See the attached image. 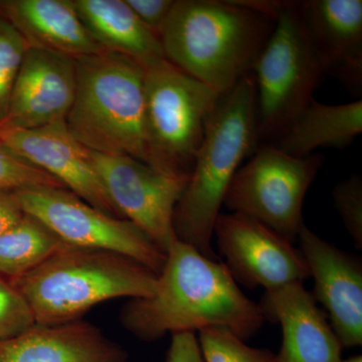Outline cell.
Returning a JSON list of instances; mask_svg holds the SVG:
<instances>
[{
  "label": "cell",
  "mask_w": 362,
  "mask_h": 362,
  "mask_svg": "<svg viewBox=\"0 0 362 362\" xmlns=\"http://www.w3.org/2000/svg\"><path fill=\"white\" fill-rule=\"evenodd\" d=\"M120 320L148 342L168 333H197L213 326L228 328L247 341L267 321L259 303L244 294L223 262L206 258L180 240L166 252L153 294L131 299Z\"/></svg>",
  "instance_id": "6da1fadb"
},
{
  "label": "cell",
  "mask_w": 362,
  "mask_h": 362,
  "mask_svg": "<svg viewBox=\"0 0 362 362\" xmlns=\"http://www.w3.org/2000/svg\"><path fill=\"white\" fill-rule=\"evenodd\" d=\"M276 21L247 0H175L159 40L169 63L223 95L252 74Z\"/></svg>",
  "instance_id": "7a4b0ae2"
},
{
  "label": "cell",
  "mask_w": 362,
  "mask_h": 362,
  "mask_svg": "<svg viewBox=\"0 0 362 362\" xmlns=\"http://www.w3.org/2000/svg\"><path fill=\"white\" fill-rule=\"evenodd\" d=\"M258 147L256 84L251 74L221 95L207 120L194 168L173 214L177 240L218 261L211 246L214 223L233 176Z\"/></svg>",
  "instance_id": "3957f363"
},
{
  "label": "cell",
  "mask_w": 362,
  "mask_h": 362,
  "mask_svg": "<svg viewBox=\"0 0 362 362\" xmlns=\"http://www.w3.org/2000/svg\"><path fill=\"white\" fill-rule=\"evenodd\" d=\"M157 278L118 252L66 244L35 270L9 281L30 304L37 325L52 326L80 321L108 300L151 296Z\"/></svg>",
  "instance_id": "277c9868"
},
{
  "label": "cell",
  "mask_w": 362,
  "mask_h": 362,
  "mask_svg": "<svg viewBox=\"0 0 362 362\" xmlns=\"http://www.w3.org/2000/svg\"><path fill=\"white\" fill-rule=\"evenodd\" d=\"M65 123L90 151L148 164L144 66L106 51L76 59L75 99Z\"/></svg>",
  "instance_id": "5b68a950"
},
{
  "label": "cell",
  "mask_w": 362,
  "mask_h": 362,
  "mask_svg": "<svg viewBox=\"0 0 362 362\" xmlns=\"http://www.w3.org/2000/svg\"><path fill=\"white\" fill-rule=\"evenodd\" d=\"M148 165L189 178L204 129L221 95L166 59L144 66Z\"/></svg>",
  "instance_id": "8992f818"
},
{
  "label": "cell",
  "mask_w": 362,
  "mask_h": 362,
  "mask_svg": "<svg viewBox=\"0 0 362 362\" xmlns=\"http://www.w3.org/2000/svg\"><path fill=\"white\" fill-rule=\"evenodd\" d=\"M323 75L305 30L301 1H283L275 28L252 71L259 146L282 137L314 99Z\"/></svg>",
  "instance_id": "52a82bcc"
},
{
  "label": "cell",
  "mask_w": 362,
  "mask_h": 362,
  "mask_svg": "<svg viewBox=\"0 0 362 362\" xmlns=\"http://www.w3.org/2000/svg\"><path fill=\"white\" fill-rule=\"evenodd\" d=\"M323 162L321 154L294 157L261 144L233 176L223 204L294 243L304 226L305 195Z\"/></svg>",
  "instance_id": "ba28073f"
},
{
  "label": "cell",
  "mask_w": 362,
  "mask_h": 362,
  "mask_svg": "<svg viewBox=\"0 0 362 362\" xmlns=\"http://www.w3.org/2000/svg\"><path fill=\"white\" fill-rule=\"evenodd\" d=\"M25 214L35 216L66 245L118 252L159 275L166 252L130 221L114 218L66 188L16 190Z\"/></svg>",
  "instance_id": "9c48e42d"
},
{
  "label": "cell",
  "mask_w": 362,
  "mask_h": 362,
  "mask_svg": "<svg viewBox=\"0 0 362 362\" xmlns=\"http://www.w3.org/2000/svg\"><path fill=\"white\" fill-rule=\"evenodd\" d=\"M90 159L120 216L168 252L177 240L173 214L188 178L166 175L128 156L90 151Z\"/></svg>",
  "instance_id": "30bf717a"
},
{
  "label": "cell",
  "mask_w": 362,
  "mask_h": 362,
  "mask_svg": "<svg viewBox=\"0 0 362 362\" xmlns=\"http://www.w3.org/2000/svg\"><path fill=\"white\" fill-rule=\"evenodd\" d=\"M214 235L233 280L250 289L271 291L310 278L300 249L250 216L220 214Z\"/></svg>",
  "instance_id": "8fae6325"
},
{
  "label": "cell",
  "mask_w": 362,
  "mask_h": 362,
  "mask_svg": "<svg viewBox=\"0 0 362 362\" xmlns=\"http://www.w3.org/2000/svg\"><path fill=\"white\" fill-rule=\"evenodd\" d=\"M0 142L56 178L87 204L114 218H123L95 170L90 150L74 137L65 122L35 129H18L0 124Z\"/></svg>",
  "instance_id": "7c38bea8"
},
{
  "label": "cell",
  "mask_w": 362,
  "mask_h": 362,
  "mask_svg": "<svg viewBox=\"0 0 362 362\" xmlns=\"http://www.w3.org/2000/svg\"><path fill=\"white\" fill-rule=\"evenodd\" d=\"M314 280L312 293L327 312L342 347L362 344V262L303 226L297 238Z\"/></svg>",
  "instance_id": "4fadbf2b"
},
{
  "label": "cell",
  "mask_w": 362,
  "mask_h": 362,
  "mask_svg": "<svg viewBox=\"0 0 362 362\" xmlns=\"http://www.w3.org/2000/svg\"><path fill=\"white\" fill-rule=\"evenodd\" d=\"M76 94V59L28 47L1 125L35 129L65 122Z\"/></svg>",
  "instance_id": "5bb4252c"
},
{
  "label": "cell",
  "mask_w": 362,
  "mask_h": 362,
  "mask_svg": "<svg viewBox=\"0 0 362 362\" xmlns=\"http://www.w3.org/2000/svg\"><path fill=\"white\" fill-rule=\"evenodd\" d=\"M305 30L323 74L352 96L362 93L361 0L301 1Z\"/></svg>",
  "instance_id": "9a60e30c"
},
{
  "label": "cell",
  "mask_w": 362,
  "mask_h": 362,
  "mask_svg": "<svg viewBox=\"0 0 362 362\" xmlns=\"http://www.w3.org/2000/svg\"><path fill=\"white\" fill-rule=\"evenodd\" d=\"M259 305L266 320L282 327L277 362H341V343L303 283L265 291Z\"/></svg>",
  "instance_id": "2e32d148"
},
{
  "label": "cell",
  "mask_w": 362,
  "mask_h": 362,
  "mask_svg": "<svg viewBox=\"0 0 362 362\" xmlns=\"http://www.w3.org/2000/svg\"><path fill=\"white\" fill-rule=\"evenodd\" d=\"M125 349L84 322L35 325L0 341V362H127Z\"/></svg>",
  "instance_id": "e0dca14e"
},
{
  "label": "cell",
  "mask_w": 362,
  "mask_h": 362,
  "mask_svg": "<svg viewBox=\"0 0 362 362\" xmlns=\"http://www.w3.org/2000/svg\"><path fill=\"white\" fill-rule=\"evenodd\" d=\"M0 16L28 47L75 59L104 52L86 30L71 0H6L0 1Z\"/></svg>",
  "instance_id": "ac0fdd59"
},
{
  "label": "cell",
  "mask_w": 362,
  "mask_h": 362,
  "mask_svg": "<svg viewBox=\"0 0 362 362\" xmlns=\"http://www.w3.org/2000/svg\"><path fill=\"white\" fill-rule=\"evenodd\" d=\"M90 37L103 51L117 52L143 66L164 58L161 42L125 0H71Z\"/></svg>",
  "instance_id": "d6986e66"
},
{
  "label": "cell",
  "mask_w": 362,
  "mask_h": 362,
  "mask_svg": "<svg viewBox=\"0 0 362 362\" xmlns=\"http://www.w3.org/2000/svg\"><path fill=\"white\" fill-rule=\"evenodd\" d=\"M361 133V99L341 105L313 99L273 145L289 156L306 157L320 147L345 148Z\"/></svg>",
  "instance_id": "ffe728a7"
},
{
  "label": "cell",
  "mask_w": 362,
  "mask_h": 362,
  "mask_svg": "<svg viewBox=\"0 0 362 362\" xmlns=\"http://www.w3.org/2000/svg\"><path fill=\"white\" fill-rule=\"evenodd\" d=\"M65 245L44 223L25 214L0 235V275L11 281L23 277Z\"/></svg>",
  "instance_id": "44dd1931"
},
{
  "label": "cell",
  "mask_w": 362,
  "mask_h": 362,
  "mask_svg": "<svg viewBox=\"0 0 362 362\" xmlns=\"http://www.w3.org/2000/svg\"><path fill=\"white\" fill-rule=\"evenodd\" d=\"M197 340L204 362H277L270 350L249 346L228 328H202Z\"/></svg>",
  "instance_id": "7402d4cb"
},
{
  "label": "cell",
  "mask_w": 362,
  "mask_h": 362,
  "mask_svg": "<svg viewBox=\"0 0 362 362\" xmlns=\"http://www.w3.org/2000/svg\"><path fill=\"white\" fill-rule=\"evenodd\" d=\"M28 49L21 33L0 16V123L6 119L13 86Z\"/></svg>",
  "instance_id": "603a6c76"
},
{
  "label": "cell",
  "mask_w": 362,
  "mask_h": 362,
  "mask_svg": "<svg viewBox=\"0 0 362 362\" xmlns=\"http://www.w3.org/2000/svg\"><path fill=\"white\" fill-rule=\"evenodd\" d=\"M40 187L65 188L56 178L21 158L0 142V189L16 192Z\"/></svg>",
  "instance_id": "cb8c5ba5"
},
{
  "label": "cell",
  "mask_w": 362,
  "mask_h": 362,
  "mask_svg": "<svg viewBox=\"0 0 362 362\" xmlns=\"http://www.w3.org/2000/svg\"><path fill=\"white\" fill-rule=\"evenodd\" d=\"M35 325L37 322L25 298L0 275V341L20 337Z\"/></svg>",
  "instance_id": "d4e9b609"
},
{
  "label": "cell",
  "mask_w": 362,
  "mask_h": 362,
  "mask_svg": "<svg viewBox=\"0 0 362 362\" xmlns=\"http://www.w3.org/2000/svg\"><path fill=\"white\" fill-rule=\"evenodd\" d=\"M333 202L356 249H362V178L354 175L337 183Z\"/></svg>",
  "instance_id": "484cf974"
},
{
  "label": "cell",
  "mask_w": 362,
  "mask_h": 362,
  "mask_svg": "<svg viewBox=\"0 0 362 362\" xmlns=\"http://www.w3.org/2000/svg\"><path fill=\"white\" fill-rule=\"evenodd\" d=\"M138 20L159 37L175 0H125Z\"/></svg>",
  "instance_id": "4316f807"
},
{
  "label": "cell",
  "mask_w": 362,
  "mask_h": 362,
  "mask_svg": "<svg viewBox=\"0 0 362 362\" xmlns=\"http://www.w3.org/2000/svg\"><path fill=\"white\" fill-rule=\"evenodd\" d=\"M165 362H204L197 333L173 334Z\"/></svg>",
  "instance_id": "83f0119b"
},
{
  "label": "cell",
  "mask_w": 362,
  "mask_h": 362,
  "mask_svg": "<svg viewBox=\"0 0 362 362\" xmlns=\"http://www.w3.org/2000/svg\"><path fill=\"white\" fill-rule=\"evenodd\" d=\"M25 216L13 190L0 189V235L18 223Z\"/></svg>",
  "instance_id": "f1b7e54d"
},
{
  "label": "cell",
  "mask_w": 362,
  "mask_h": 362,
  "mask_svg": "<svg viewBox=\"0 0 362 362\" xmlns=\"http://www.w3.org/2000/svg\"><path fill=\"white\" fill-rule=\"evenodd\" d=\"M341 362H362V356H356L349 357V358L345 359V361H341Z\"/></svg>",
  "instance_id": "f546056e"
}]
</instances>
